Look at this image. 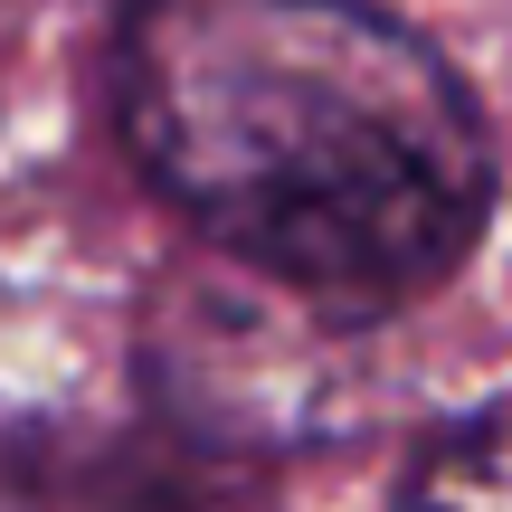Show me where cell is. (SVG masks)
I'll return each mask as SVG.
<instances>
[{
    "mask_svg": "<svg viewBox=\"0 0 512 512\" xmlns=\"http://www.w3.org/2000/svg\"><path fill=\"white\" fill-rule=\"evenodd\" d=\"M114 105L152 190L313 304H408L484 238L475 95L370 0H143Z\"/></svg>",
    "mask_w": 512,
    "mask_h": 512,
    "instance_id": "1",
    "label": "cell"
},
{
    "mask_svg": "<svg viewBox=\"0 0 512 512\" xmlns=\"http://www.w3.org/2000/svg\"><path fill=\"white\" fill-rule=\"evenodd\" d=\"M399 512H512V408L465 418L456 437L408 475Z\"/></svg>",
    "mask_w": 512,
    "mask_h": 512,
    "instance_id": "2",
    "label": "cell"
}]
</instances>
